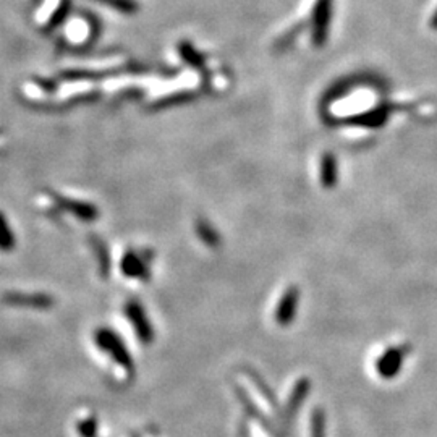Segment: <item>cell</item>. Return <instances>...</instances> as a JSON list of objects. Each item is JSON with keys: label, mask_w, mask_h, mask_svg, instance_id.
<instances>
[{"label": "cell", "mask_w": 437, "mask_h": 437, "mask_svg": "<svg viewBox=\"0 0 437 437\" xmlns=\"http://www.w3.org/2000/svg\"><path fill=\"white\" fill-rule=\"evenodd\" d=\"M330 11H332V0H316L315 15H312V43L316 46L326 43Z\"/></svg>", "instance_id": "6da1fadb"}, {"label": "cell", "mask_w": 437, "mask_h": 437, "mask_svg": "<svg viewBox=\"0 0 437 437\" xmlns=\"http://www.w3.org/2000/svg\"><path fill=\"white\" fill-rule=\"evenodd\" d=\"M93 2H99L112 7L114 10H119L122 14L132 15L138 10V4L133 2V0H93Z\"/></svg>", "instance_id": "7a4b0ae2"}, {"label": "cell", "mask_w": 437, "mask_h": 437, "mask_svg": "<svg viewBox=\"0 0 437 437\" xmlns=\"http://www.w3.org/2000/svg\"><path fill=\"white\" fill-rule=\"evenodd\" d=\"M14 235H11V230L9 227V223L5 222V218L0 214V250H11L14 248Z\"/></svg>", "instance_id": "3957f363"}, {"label": "cell", "mask_w": 437, "mask_h": 437, "mask_svg": "<svg viewBox=\"0 0 437 437\" xmlns=\"http://www.w3.org/2000/svg\"><path fill=\"white\" fill-rule=\"evenodd\" d=\"M180 54H181V57L185 58V60L188 62V63H191L193 67H203V63H204V58L201 57L196 51L193 49V47L188 44V43H183V44H180Z\"/></svg>", "instance_id": "277c9868"}, {"label": "cell", "mask_w": 437, "mask_h": 437, "mask_svg": "<svg viewBox=\"0 0 437 437\" xmlns=\"http://www.w3.org/2000/svg\"><path fill=\"white\" fill-rule=\"evenodd\" d=\"M67 34L70 41H83L86 38V23H83L80 20H76L73 23H70V26L67 29Z\"/></svg>", "instance_id": "5b68a950"}, {"label": "cell", "mask_w": 437, "mask_h": 437, "mask_svg": "<svg viewBox=\"0 0 437 437\" xmlns=\"http://www.w3.org/2000/svg\"><path fill=\"white\" fill-rule=\"evenodd\" d=\"M23 91H25V94L29 99L38 100V102H43V100H46L47 98V94L43 88H39L38 85H33V83H26L25 88H23Z\"/></svg>", "instance_id": "8992f818"}, {"label": "cell", "mask_w": 437, "mask_h": 437, "mask_svg": "<svg viewBox=\"0 0 437 437\" xmlns=\"http://www.w3.org/2000/svg\"><path fill=\"white\" fill-rule=\"evenodd\" d=\"M373 115H374V117H384V115H386V112H384V110H377V112H374ZM363 123H373V117H369V119H366Z\"/></svg>", "instance_id": "52a82bcc"}]
</instances>
